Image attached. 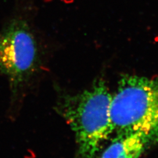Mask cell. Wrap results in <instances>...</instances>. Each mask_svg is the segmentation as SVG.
I'll list each match as a JSON object with an SVG mask.
<instances>
[{
  "instance_id": "cell-2",
  "label": "cell",
  "mask_w": 158,
  "mask_h": 158,
  "mask_svg": "<svg viewBox=\"0 0 158 158\" xmlns=\"http://www.w3.org/2000/svg\"><path fill=\"white\" fill-rule=\"evenodd\" d=\"M113 133L142 132L158 139V76L127 75L112 95Z\"/></svg>"
},
{
  "instance_id": "cell-1",
  "label": "cell",
  "mask_w": 158,
  "mask_h": 158,
  "mask_svg": "<svg viewBox=\"0 0 158 158\" xmlns=\"http://www.w3.org/2000/svg\"><path fill=\"white\" fill-rule=\"evenodd\" d=\"M111 98L102 79L80 93L59 97L57 110L75 134L77 146L75 158H94L113 134Z\"/></svg>"
},
{
  "instance_id": "cell-3",
  "label": "cell",
  "mask_w": 158,
  "mask_h": 158,
  "mask_svg": "<svg viewBox=\"0 0 158 158\" xmlns=\"http://www.w3.org/2000/svg\"><path fill=\"white\" fill-rule=\"evenodd\" d=\"M40 63L38 44L28 23L12 20L0 32V71L7 78L13 96L36 75Z\"/></svg>"
},
{
  "instance_id": "cell-4",
  "label": "cell",
  "mask_w": 158,
  "mask_h": 158,
  "mask_svg": "<svg viewBox=\"0 0 158 158\" xmlns=\"http://www.w3.org/2000/svg\"><path fill=\"white\" fill-rule=\"evenodd\" d=\"M157 140L142 132L118 134L98 158H139Z\"/></svg>"
}]
</instances>
